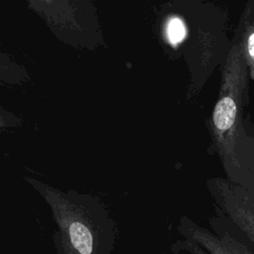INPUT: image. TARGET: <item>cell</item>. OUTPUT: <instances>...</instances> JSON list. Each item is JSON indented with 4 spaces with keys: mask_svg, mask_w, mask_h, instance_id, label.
<instances>
[{
    "mask_svg": "<svg viewBox=\"0 0 254 254\" xmlns=\"http://www.w3.org/2000/svg\"><path fill=\"white\" fill-rule=\"evenodd\" d=\"M24 180L51 209L57 225L54 234L57 254H112L113 233L86 196L31 176H25Z\"/></svg>",
    "mask_w": 254,
    "mask_h": 254,
    "instance_id": "obj_1",
    "label": "cell"
},
{
    "mask_svg": "<svg viewBox=\"0 0 254 254\" xmlns=\"http://www.w3.org/2000/svg\"><path fill=\"white\" fill-rule=\"evenodd\" d=\"M184 246L190 254H254V251L229 233L215 234L204 228L186 225L182 230Z\"/></svg>",
    "mask_w": 254,
    "mask_h": 254,
    "instance_id": "obj_2",
    "label": "cell"
},
{
    "mask_svg": "<svg viewBox=\"0 0 254 254\" xmlns=\"http://www.w3.org/2000/svg\"><path fill=\"white\" fill-rule=\"evenodd\" d=\"M31 74L27 67L13 56L0 50V86L16 88L30 82Z\"/></svg>",
    "mask_w": 254,
    "mask_h": 254,
    "instance_id": "obj_3",
    "label": "cell"
},
{
    "mask_svg": "<svg viewBox=\"0 0 254 254\" xmlns=\"http://www.w3.org/2000/svg\"><path fill=\"white\" fill-rule=\"evenodd\" d=\"M236 116V104L231 97H222L215 105L213 111V123L220 131L229 129Z\"/></svg>",
    "mask_w": 254,
    "mask_h": 254,
    "instance_id": "obj_4",
    "label": "cell"
},
{
    "mask_svg": "<svg viewBox=\"0 0 254 254\" xmlns=\"http://www.w3.org/2000/svg\"><path fill=\"white\" fill-rule=\"evenodd\" d=\"M24 120L0 103V134L13 132L23 126Z\"/></svg>",
    "mask_w": 254,
    "mask_h": 254,
    "instance_id": "obj_5",
    "label": "cell"
},
{
    "mask_svg": "<svg viewBox=\"0 0 254 254\" xmlns=\"http://www.w3.org/2000/svg\"><path fill=\"white\" fill-rule=\"evenodd\" d=\"M168 36L173 44H178L183 41L186 36V30L183 22L178 18H173L168 25Z\"/></svg>",
    "mask_w": 254,
    "mask_h": 254,
    "instance_id": "obj_6",
    "label": "cell"
},
{
    "mask_svg": "<svg viewBox=\"0 0 254 254\" xmlns=\"http://www.w3.org/2000/svg\"><path fill=\"white\" fill-rule=\"evenodd\" d=\"M248 52L249 55L254 59V33L248 38Z\"/></svg>",
    "mask_w": 254,
    "mask_h": 254,
    "instance_id": "obj_7",
    "label": "cell"
}]
</instances>
